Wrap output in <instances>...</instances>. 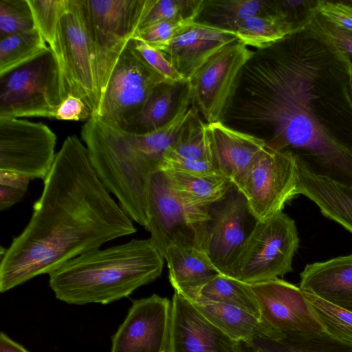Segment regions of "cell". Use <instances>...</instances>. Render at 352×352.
I'll use <instances>...</instances> for the list:
<instances>
[{"label":"cell","mask_w":352,"mask_h":352,"mask_svg":"<svg viewBox=\"0 0 352 352\" xmlns=\"http://www.w3.org/2000/svg\"><path fill=\"white\" fill-rule=\"evenodd\" d=\"M222 122L352 186V60L312 25L254 51Z\"/></svg>","instance_id":"cell-1"},{"label":"cell","mask_w":352,"mask_h":352,"mask_svg":"<svg viewBox=\"0 0 352 352\" xmlns=\"http://www.w3.org/2000/svg\"><path fill=\"white\" fill-rule=\"evenodd\" d=\"M135 232L131 219L93 168L86 146L76 135L68 136L44 179L29 223L1 250L0 292L49 274L80 254Z\"/></svg>","instance_id":"cell-2"},{"label":"cell","mask_w":352,"mask_h":352,"mask_svg":"<svg viewBox=\"0 0 352 352\" xmlns=\"http://www.w3.org/2000/svg\"><path fill=\"white\" fill-rule=\"evenodd\" d=\"M182 126V120L174 118L160 129L138 135L91 116L82 127L81 137L97 175L124 212L144 228L149 177L161 170Z\"/></svg>","instance_id":"cell-3"},{"label":"cell","mask_w":352,"mask_h":352,"mask_svg":"<svg viewBox=\"0 0 352 352\" xmlns=\"http://www.w3.org/2000/svg\"><path fill=\"white\" fill-rule=\"evenodd\" d=\"M164 260L149 239H133L67 261L49 274V285L67 304L106 305L160 277Z\"/></svg>","instance_id":"cell-4"},{"label":"cell","mask_w":352,"mask_h":352,"mask_svg":"<svg viewBox=\"0 0 352 352\" xmlns=\"http://www.w3.org/2000/svg\"><path fill=\"white\" fill-rule=\"evenodd\" d=\"M67 95L60 64L49 47L0 75V118H54Z\"/></svg>","instance_id":"cell-5"},{"label":"cell","mask_w":352,"mask_h":352,"mask_svg":"<svg viewBox=\"0 0 352 352\" xmlns=\"http://www.w3.org/2000/svg\"><path fill=\"white\" fill-rule=\"evenodd\" d=\"M298 244L295 221L283 211L257 221L229 277L247 284L283 277L292 272Z\"/></svg>","instance_id":"cell-6"},{"label":"cell","mask_w":352,"mask_h":352,"mask_svg":"<svg viewBox=\"0 0 352 352\" xmlns=\"http://www.w3.org/2000/svg\"><path fill=\"white\" fill-rule=\"evenodd\" d=\"M100 98L121 54L133 38L148 0H82Z\"/></svg>","instance_id":"cell-7"},{"label":"cell","mask_w":352,"mask_h":352,"mask_svg":"<svg viewBox=\"0 0 352 352\" xmlns=\"http://www.w3.org/2000/svg\"><path fill=\"white\" fill-rule=\"evenodd\" d=\"M60 64L68 94L80 98L98 116L100 98L82 0H67L50 47Z\"/></svg>","instance_id":"cell-8"},{"label":"cell","mask_w":352,"mask_h":352,"mask_svg":"<svg viewBox=\"0 0 352 352\" xmlns=\"http://www.w3.org/2000/svg\"><path fill=\"white\" fill-rule=\"evenodd\" d=\"M208 219L200 227L196 246L221 274L230 276L254 226L243 194L234 186L219 201L208 208Z\"/></svg>","instance_id":"cell-9"},{"label":"cell","mask_w":352,"mask_h":352,"mask_svg":"<svg viewBox=\"0 0 352 352\" xmlns=\"http://www.w3.org/2000/svg\"><path fill=\"white\" fill-rule=\"evenodd\" d=\"M298 166L288 153L265 146L234 186L256 221L283 211L297 194Z\"/></svg>","instance_id":"cell-10"},{"label":"cell","mask_w":352,"mask_h":352,"mask_svg":"<svg viewBox=\"0 0 352 352\" xmlns=\"http://www.w3.org/2000/svg\"><path fill=\"white\" fill-rule=\"evenodd\" d=\"M165 80L131 40L111 73L97 117L122 129L140 113L153 89Z\"/></svg>","instance_id":"cell-11"},{"label":"cell","mask_w":352,"mask_h":352,"mask_svg":"<svg viewBox=\"0 0 352 352\" xmlns=\"http://www.w3.org/2000/svg\"><path fill=\"white\" fill-rule=\"evenodd\" d=\"M147 225L150 240L164 256L172 245H196L197 232L209 218L208 208L199 210L186 205L169 186L164 171L153 173L146 189Z\"/></svg>","instance_id":"cell-12"},{"label":"cell","mask_w":352,"mask_h":352,"mask_svg":"<svg viewBox=\"0 0 352 352\" xmlns=\"http://www.w3.org/2000/svg\"><path fill=\"white\" fill-rule=\"evenodd\" d=\"M253 53L238 39L212 56L189 79L192 104L206 123L223 121L241 70Z\"/></svg>","instance_id":"cell-13"},{"label":"cell","mask_w":352,"mask_h":352,"mask_svg":"<svg viewBox=\"0 0 352 352\" xmlns=\"http://www.w3.org/2000/svg\"><path fill=\"white\" fill-rule=\"evenodd\" d=\"M56 135L45 124L0 118V170L45 179L55 157Z\"/></svg>","instance_id":"cell-14"},{"label":"cell","mask_w":352,"mask_h":352,"mask_svg":"<svg viewBox=\"0 0 352 352\" xmlns=\"http://www.w3.org/2000/svg\"><path fill=\"white\" fill-rule=\"evenodd\" d=\"M171 302L157 294L135 299L111 337V352H168Z\"/></svg>","instance_id":"cell-15"},{"label":"cell","mask_w":352,"mask_h":352,"mask_svg":"<svg viewBox=\"0 0 352 352\" xmlns=\"http://www.w3.org/2000/svg\"><path fill=\"white\" fill-rule=\"evenodd\" d=\"M249 285L261 318L272 328L285 335L324 331L300 287L280 278Z\"/></svg>","instance_id":"cell-16"},{"label":"cell","mask_w":352,"mask_h":352,"mask_svg":"<svg viewBox=\"0 0 352 352\" xmlns=\"http://www.w3.org/2000/svg\"><path fill=\"white\" fill-rule=\"evenodd\" d=\"M168 352H243L192 302L175 291L171 301Z\"/></svg>","instance_id":"cell-17"},{"label":"cell","mask_w":352,"mask_h":352,"mask_svg":"<svg viewBox=\"0 0 352 352\" xmlns=\"http://www.w3.org/2000/svg\"><path fill=\"white\" fill-rule=\"evenodd\" d=\"M236 40L235 33L193 21L157 50L189 80L212 56Z\"/></svg>","instance_id":"cell-18"},{"label":"cell","mask_w":352,"mask_h":352,"mask_svg":"<svg viewBox=\"0 0 352 352\" xmlns=\"http://www.w3.org/2000/svg\"><path fill=\"white\" fill-rule=\"evenodd\" d=\"M206 129L211 163L234 186L264 149L265 142L222 122L207 124Z\"/></svg>","instance_id":"cell-19"},{"label":"cell","mask_w":352,"mask_h":352,"mask_svg":"<svg viewBox=\"0 0 352 352\" xmlns=\"http://www.w3.org/2000/svg\"><path fill=\"white\" fill-rule=\"evenodd\" d=\"M299 287L352 312V253L307 265Z\"/></svg>","instance_id":"cell-20"},{"label":"cell","mask_w":352,"mask_h":352,"mask_svg":"<svg viewBox=\"0 0 352 352\" xmlns=\"http://www.w3.org/2000/svg\"><path fill=\"white\" fill-rule=\"evenodd\" d=\"M191 302L211 322L237 342L250 345L256 340L277 343L286 338L261 318L236 307L203 299Z\"/></svg>","instance_id":"cell-21"},{"label":"cell","mask_w":352,"mask_h":352,"mask_svg":"<svg viewBox=\"0 0 352 352\" xmlns=\"http://www.w3.org/2000/svg\"><path fill=\"white\" fill-rule=\"evenodd\" d=\"M169 280L175 291L193 301L199 289L220 274L206 256L195 245H172L164 256Z\"/></svg>","instance_id":"cell-22"},{"label":"cell","mask_w":352,"mask_h":352,"mask_svg":"<svg viewBox=\"0 0 352 352\" xmlns=\"http://www.w3.org/2000/svg\"><path fill=\"white\" fill-rule=\"evenodd\" d=\"M297 194L309 199L324 216L352 233V186L314 175L298 166Z\"/></svg>","instance_id":"cell-23"},{"label":"cell","mask_w":352,"mask_h":352,"mask_svg":"<svg viewBox=\"0 0 352 352\" xmlns=\"http://www.w3.org/2000/svg\"><path fill=\"white\" fill-rule=\"evenodd\" d=\"M190 91L188 80H165L152 91L140 113L122 130L143 135L160 129L175 116Z\"/></svg>","instance_id":"cell-24"},{"label":"cell","mask_w":352,"mask_h":352,"mask_svg":"<svg viewBox=\"0 0 352 352\" xmlns=\"http://www.w3.org/2000/svg\"><path fill=\"white\" fill-rule=\"evenodd\" d=\"M165 172L168 184L177 196L188 206L206 210L221 199L234 184L219 175H201L174 170Z\"/></svg>","instance_id":"cell-25"},{"label":"cell","mask_w":352,"mask_h":352,"mask_svg":"<svg viewBox=\"0 0 352 352\" xmlns=\"http://www.w3.org/2000/svg\"><path fill=\"white\" fill-rule=\"evenodd\" d=\"M266 14H274L272 1L204 0L195 21L235 33L246 19Z\"/></svg>","instance_id":"cell-26"},{"label":"cell","mask_w":352,"mask_h":352,"mask_svg":"<svg viewBox=\"0 0 352 352\" xmlns=\"http://www.w3.org/2000/svg\"><path fill=\"white\" fill-rule=\"evenodd\" d=\"M236 307L261 318L258 301L249 284L219 274L201 287L196 298Z\"/></svg>","instance_id":"cell-27"},{"label":"cell","mask_w":352,"mask_h":352,"mask_svg":"<svg viewBox=\"0 0 352 352\" xmlns=\"http://www.w3.org/2000/svg\"><path fill=\"white\" fill-rule=\"evenodd\" d=\"M206 124L194 108L177 141L166 154L164 161L167 159H182L211 162Z\"/></svg>","instance_id":"cell-28"},{"label":"cell","mask_w":352,"mask_h":352,"mask_svg":"<svg viewBox=\"0 0 352 352\" xmlns=\"http://www.w3.org/2000/svg\"><path fill=\"white\" fill-rule=\"evenodd\" d=\"M48 47L36 28L0 39V75L36 58Z\"/></svg>","instance_id":"cell-29"},{"label":"cell","mask_w":352,"mask_h":352,"mask_svg":"<svg viewBox=\"0 0 352 352\" xmlns=\"http://www.w3.org/2000/svg\"><path fill=\"white\" fill-rule=\"evenodd\" d=\"M291 34L288 26L275 14L250 17L241 23L235 31L239 41L257 50L269 47Z\"/></svg>","instance_id":"cell-30"},{"label":"cell","mask_w":352,"mask_h":352,"mask_svg":"<svg viewBox=\"0 0 352 352\" xmlns=\"http://www.w3.org/2000/svg\"><path fill=\"white\" fill-rule=\"evenodd\" d=\"M204 1L148 0L146 10L135 33L162 21H195L202 8Z\"/></svg>","instance_id":"cell-31"},{"label":"cell","mask_w":352,"mask_h":352,"mask_svg":"<svg viewBox=\"0 0 352 352\" xmlns=\"http://www.w3.org/2000/svg\"><path fill=\"white\" fill-rule=\"evenodd\" d=\"M303 293L322 325L324 332L334 338L352 344V312L314 294Z\"/></svg>","instance_id":"cell-32"},{"label":"cell","mask_w":352,"mask_h":352,"mask_svg":"<svg viewBox=\"0 0 352 352\" xmlns=\"http://www.w3.org/2000/svg\"><path fill=\"white\" fill-rule=\"evenodd\" d=\"M274 343V352H352V344L322 333H291ZM274 343V342H272Z\"/></svg>","instance_id":"cell-33"},{"label":"cell","mask_w":352,"mask_h":352,"mask_svg":"<svg viewBox=\"0 0 352 352\" xmlns=\"http://www.w3.org/2000/svg\"><path fill=\"white\" fill-rule=\"evenodd\" d=\"M35 28L28 0H0V39Z\"/></svg>","instance_id":"cell-34"},{"label":"cell","mask_w":352,"mask_h":352,"mask_svg":"<svg viewBox=\"0 0 352 352\" xmlns=\"http://www.w3.org/2000/svg\"><path fill=\"white\" fill-rule=\"evenodd\" d=\"M320 0H272L274 14L292 34L306 29L318 13Z\"/></svg>","instance_id":"cell-35"},{"label":"cell","mask_w":352,"mask_h":352,"mask_svg":"<svg viewBox=\"0 0 352 352\" xmlns=\"http://www.w3.org/2000/svg\"><path fill=\"white\" fill-rule=\"evenodd\" d=\"M35 28L52 47L57 37L58 21L67 0H28Z\"/></svg>","instance_id":"cell-36"},{"label":"cell","mask_w":352,"mask_h":352,"mask_svg":"<svg viewBox=\"0 0 352 352\" xmlns=\"http://www.w3.org/2000/svg\"><path fill=\"white\" fill-rule=\"evenodd\" d=\"M193 21H167L151 25L136 32L133 38L145 42L158 49L168 43L182 29Z\"/></svg>","instance_id":"cell-37"},{"label":"cell","mask_w":352,"mask_h":352,"mask_svg":"<svg viewBox=\"0 0 352 352\" xmlns=\"http://www.w3.org/2000/svg\"><path fill=\"white\" fill-rule=\"evenodd\" d=\"M131 42L145 61L166 80L173 82L186 80L160 50L138 39L132 38Z\"/></svg>","instance_id":"cell-38"},{"label":"cell","mask_w":352,"mask_h":352,"mask_svg":"<svg viewBox=\"0 0 352 352\" xmlns=\"http://www.w3.org/2000/svg\"><path fill=\"white\" fill-rule=\"evenodd\" d=\"M311 25L327 37L352 60V32L333 25L318 13Z\"/></svg>","instance_id":"cell-39"},{"label":"cell","mask_w":352,"mask_h":352,"mask_svg":"<svg viewBox=\"0 0 352 352\" xmlns=\"http://www.w3.org/2000/svg\"><path fill=\"white\" fill-rule=\"evenodd\" d=\"M318 13L337 28L352 32V12L336 0H320Z\"/></svg>","instance_id":"cell-40"},{"label":"cell","mask_w":352,"mask_h":352,"mask_svg":"<svg viewBox=\"0 0 352 352\" xmlns=\"http://www.w3.org/2000/svg\"><path fill=\"white\" fill-rule=\"evenodd\" d=\"M91 111L78 97L68 94L57 109L54 118L61 120H80L89 118Z\"/></svg>","instance_id":"cell-41"},{"label":"cell","mask_w":352,"mask_h":352,"mask_svg":"<svg viewBox=\"0 0 352 352\" xmlns=\"http://www.w3.org/2000/svg\"><path fill=\"white\" fill-rule=\"evenodd\" d=\"M30 179L22 174L0 170V185L9 186L26 192Z\"/></svg>","instance_id":"cell-42"},{"label":"cell","mask_w":352,"mask_h":352,"mask_svg":"<svg viewBox=\"0 0 352 352\" xmlns=\"http://www.w3.org/2000/svg\"><path fill=\"white\" fill-rule=\"evenodd\" d=\"M25 192L9 186L0 185V211H3L20 201Z\"/></svg>","instance_id":"cell-43"},{"label":"cell","mask_w":352,"mask_h":352,"mask_svg":"<svg viewBox=\"0 0 352 352\" xmlns=\"http://www.w3.org/2000/svg\"><path fill=\"white\" fill-rule=\"evenodd\" d=\"M0 352H29L5 333H0Z\"/></svg>","instance_id":"cell-44"},{"label":"cell","mask_w":352,"mask_h":352,"mask_svg":"<svg viewBox=\"0 0 352 352\" xmlns=\"http://www.w3.org/2000/svg\"><path fill=\"white\" fill-rule=\"evenodd\" d=\"M339 1L352 12V0H340Z\"/></svg>","instance_id":"cell-45"},{"label":"cell","mask_w":352,"mask_h":352,"mask_svg":"<svg viewBox=\"0 0 352 352\" xmlns=\"http://www.w3.org/2000/svg\"><path fill=\"white\" fill-rule=\"evenodd\" d=\"M256 352H259V351H256Z\"/></svg>","instance_id":"cell-46"}]
</instances>
